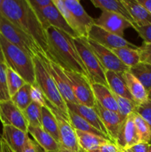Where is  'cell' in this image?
I'll use <instances>...</instances> for the list:
<instances>
[{
    "mask_svg": "<svg viewBox=\"0 0 151 152\" xmlns=\"http://www.w3.org/2000/svg\"><path fill=\"white\" fill-rule=\"evenodd\" d=\"M0 13L30 36L47 56L48 45L45 30L28 0H3Z\"/></svg>",
    "mask_w": 151,
    "mask_h": 152,
    "instance_id": "6da1fadb",
    "label": "cell"
},
{
    "mask_svg": "<svg viewBox=\"0 0 151 152\" xmlns=\"http://www.w3.org/2000/svg\"><path fill=\"white\" fill-rule=\"evenodd\" d=\"M45 31L48 45V53L46 57L65 71L78 73L90 80L87 69L74 44L73 38L52 26L46 28Z\"/></svg>",
    "mask_w": 151,
    "mask_h": 152,
    "instance_id": "7a4b0ae2",
    "label": "cell"
},
{
    "mask_svg": "<svg viewBox=\"0 0 151 152\" xmlns=\"http://www.w3.org/2000/svg\"><path fill=\"white\" fill-rule=\"evenodd\" d=\"M0 45L6 65L17 73L26 83L30 86L34 84L36 77L33 58L17 46L9 42L1 34Z\"/></svg>",
    "mask_w": 151,
    "mask_h": 152,
    "instance_id": "3957f363",
    "label": "cell"
},
{
    "mask_svg": "<svg viewBox=\"0 0 151 152\" xmlns=\"http://www.w3.org/2000/svg\"><path fill=\"white\" fill-rule=\"evenodd\" d=\"M33 59L35 68L36 83L42 91L45 99L69 120L66 102L58 90L54 80L43 64L39 55L34 56Z\"/></svg>",
    "mask_w": 151,
    "mask_h": 152,
    "instance_id": "277c9868",
    "label": "cell"
},
{
    "mask_svg": "<svg viewBox=\"0 0 151 152\" xmlns=\"http://www.w3.org/2000/svg\"><path fill=\"white\" fill-rule=\"evenodd\" d=\"M0 34L9 42L23 50L32 58L39 53L44 54L39 46L30 36L12 23L1 13H0Z\"/></svg>",
    "mask_w": 151,
    "mask_h": 152,
    "instance_id": "5b68a950",
    "label": "cell"
},
{
    "mask_svg": "<svg viewBox=\"0 0 151 152\" xmlns=\"http://www.w3.org/2000/svg\"><path fill=\"white\" fill-rule=\"evenodd\" d=\"M73 42L77 51L87 69L91 83H98L108 87L105 76V69L87 42V38H73Z\"/></svg>",
    "mask_w": 151,
    "mask_h": 152,
    "instance_id": "8992f818",
    "label": "cell"
},
{
    "mask_svg": "<svg viewBox=\"0 0 151 152\" xmlns=\"http://www.w3.org/2000/svg\"><path fill=\"white\" fill-rule=\"evenodd\" d=\"M64 72L69 80L73 93L78 103L94 108L96 100L90 80L85 76L76 72L65 70Z\"/></svg>",
    "mask_w": 151,
    "mask_h": 152,
    "instance_id": "52a82bcc",
    "label": "cell"
},
{
    "mask_svg": "<svg viewBox=\"0 0 151 152\" xmlns=\"http://www.w3.org/2000/svg\"><path fill=\"white\" fill-rule=\"evenodd\" d=\"M45 104L53 113L57 121L61 147L72 152H79L81 148L78 145L76 130L71 126L69 120L46 99Z\"/></svg>",
    "mask_w": 151,
    "mask_h": 152,
    "instance_id": "ba28073f",
    "label": "cell"
},
{
    "mask_svg": "<svg viewBox=\"0 0 151 152\" xmlns=\"http://www.w3.org/2000/svg\"><path fill=\"white\" fill-rule=\"evenodd\" d=\"M38 55L42 60L44 65L48 71L49 74L54 80L58 90L60 92L65 102L66 103H78L73 93L69 80L64 72V70L57 64L46 57L43 53H39Z\"/></svg>",
    "mask_w": 151,
    "mask_h": 152,
    "instance_id": "9c48e42d",
    "label": "cell"
},
{
    "mask_svg": "<svg viewBox=\"0 0 151 152\" xmlns=\"http://www.w3.org/2000/svg\"><path fill=\"white\" fill-rule=\"evenodd\" d=\"M35 13L44 30H46V28H47L48 27L52 26L66 33L72 38L78 37L76 33L71 29L70 27L67 23L59 10L54 5L53 2L50 5L44 7V9L39 10V11L35 12Z\"/></svg>",
    "mask_w": 151,
    "mask_h": 152,
    "instance_id": "30bf717a",
    "label": "cell"
},
{
    "mask_svg": "<svg viewBox=\"0 0 151 152\" xmlns=\"http://www.w3.org/2000/svg\"><path fill=\"white\" fill-rule=\"evenodd\" d=\"M87 42L90 45V48L105 71H112L117 73H124L129 71L130 68L121 62V60L110 49L104 47L88 38Z\"/></svg>",
    "mask_w": 151,
    "mask_h": 152,
    "instance_id": "8fae6325",
    "label": "cell"
},
{
    "mask_svg": "<svg viewBox=\"0 0 151 152\" xmlns=\"http://www.w3.org/2000/svg\"><path fill=\"white\" fill-rule=\"evenodd\" d=\"M87 38L110 50L120 48H130L135 49L139 48L133 43L127 41L124 37L108 32L96 24L90 29Z\"/></svg>",
    "mask_w": 151,
    "mask_h": 152,
    "instance_id": "7c38bea8",
    "label": "cell"
},
{
    "mask_svg": "<svg viewBox=\"0 0 151 152\" xmlns=\"http://www.w3.org/2000/svg\"><path fill=\"white\" fill-rule=\"evenodd\" d=\"M0 122L2 126H10L28 133V124L22 111L12 102H0Z\"/></svg>",
    "mask_w": 151,
    "mask_h": 152,
    "instance_id": "4fadbf2b",
    "label": "cell"
},
{
    "mask_svg": "<svg viewBox=\"0 0 151 152\" xmlns=\"http://www.w3.org/2000/svg\"><path fill=\"white\" fill-rule=\"evenodd\" d=\"M95 24L105 31L123 37L127 28H133V24L120 15L108 11H102Z\"/></svg>",
    "mask_w": 151,
    "mask_h": 152,
    "instance_id": "5bb4252c",
    "label": "cell"
},
{
    "mask_svg": "<svg viewBox=\"0 0 151 152\" xmlns=\"http://www.w3.org/2000/svg\"><path fill=\"white\" fill-rule=\"evenodd\" d=\"M28 138V133L10 126H2L1 140L8 152H22Z\"/></svg>",
    "mask_w": 151,
    "mask_h": 152,
    "instance_id": "9a60e30c",
    "label": "cell"
},
{
    "mask_svg": "<svg viewBox=\"0 0 151 152\" xmlns=\"http://www.w3.org/2000/svg\"><path fill=\"white\" fill-rule=\"evenodd\" d=\"M141 142L134 123V113L123 121L117 137L115 144L121 149H128Z\"/></svg>",
    "mask_w": 151,
    "mask_h": 152,
    "instance_id": "2e32d148",
    "label": "cell"
},
{
    "mask_svg": "<svg viewBox=\"0 0 151 152\" xmlns=\"http://www.w3.org/2000/svg\"><path fill=\"white\" fill-rule=\"evenodd\" d=\"M63 2L79 25L82 37L87 38L90 29L95 25V19L87 14L78 0H63Z\"/></svg>",
    "mask_w": 151,
    "mask_h": 152,
    "instance_id": "e0dca14e",
    "label": "cell"
},
{
    "mask_svg": "<svg viewBox=\"0 0 151 152\" xmlns=\"http://www.w3.org/2000/svg\"><path fill=\"white\" fill-rule=\"evenodd\" d=\"M94 108L96 110L102 123L105 125L111 141L115 143L120 128L123 123L118 114L115 111H110L103 108L97 101H96Z\"/></svg>",
    "mask_w": 151,
    "mask_h": 152,
    "instance_id": "ac0fdd59",
    "label": "cell"
},
{
    "mask_svg": "<svg viewBox=\"0 0 151 152\" xmlns=\"http://www.w3.org/2000/svg\"><path fill=\"white\" fill-rule=\"evenodd\" d=\"M68 109L69 111L76 113L80 117L86 120L89 124L91 125L93 127L97 129L103 134H105L108 139L110 140L109 134L106 130L105 125L102 123L99 114L97 113L96 110L94 108L86 106V105H81L78 103H66Z\"/></svg>",
    "mask_w": 151,
    "mask_h": 152,
    "instance_id": "d6986e66",
    "label": "cell"
},
{
    "mask_svg": "<svg viewBox=\"0 0 151 152\" xmlns=\"http://www.w3.org/2000/svg\"><path fill=\"white\" fill-rule=\"evenodd\" d=\"M28 133L33 137L34 141L37 142L45 152H56L62 148L54 138L41 127L28 126Z\"/></svg>",
    "mask_w": 151,
    "mask_h": 152,
    "instance_id": "ffe728a7",
    "label": "cell"
},
{
    "mask_svg": "<svg viewBox=\"0 0 151 152\" xmlns=\"http://www.w3.org/2000/svg\"><path fill=\"white\" fill-rule=\"evenodd\" d=\"M92 88L96 100L103 108L118 113V105L113 93L109 88L98 83H92Z\"/></svg>",
    "mask_w": 151,
    "mask_h": 152,
    "instance_id": "44dd1931",
    "label": "cell"
},
{
    "mask_svg": "<svg viewBox=\"0 0 151 152\" xmlns=\"http://www.w3.org/2000/svg\"><path fill=\"white\" fill-rule=\"evenodd\" d=\"M107 83L111 91L118 96L133 100L131 94L127 88L122 73H117L112 71H105Z\"/></svg>",
    "mask_w": 151,
    "mask_h": 152,
    "instance_id": "7402d4cb",
    "label": "cell"
},
{
    "mask_svg": "<svg viewBox=\"0 0 151 152\" xmlns=\"http://www.w3.org/2000/svg\"><path fill=\"white\" fill-rule=\"evenodd\" d=\"M122 76L133 101L138 105L147 102L148 100V94L143 85L129 71L122 73Z\"/></svg>",
    "mask_w": 151,
    "mask_h": 152,
    "instance_id": "603a6c76",
    "label": "cell"
},
{
    "mask_svg": "<svg viewBox=\"0 0 151 152\" xmlns=\"http://www.w3.org/2000/svg\"><path fill=\"white\" fill-rule=\"evenodd\" d=\"M126 8L130 13L133 22L136 25H151V14L138 2L137 0H122Z\"/></svg>",
    "mask_w": 151,
    "mask_h": 152,
    "instance_id": "cb8c5ba5",
    "label": "cell"
},
{
    "mask_svg": "<svg viewBox=\"0 0 151 152\" xmlns=\"http://www.w3.org/2000/svg\"><path fill=\"white\" fill-rule=\"evenodd\" d=\"M93 5L97 8L102 10V11H108L116 13L125 18L127 20L134 24L130 13L126 8L122 0H91Z\"/></svg>",
    "mask_w": 151,
    "mask_h": 152,
    "instance_id": "d4e9b609",
    "label": "cell"
},
{
    "mask_svg": "<svg viewBox=\"0 0 151 152\" xmlns=\"http://www.w3.org/2000/svg\"><path fill=\"white\" fill-rule=\"evenodd\" d=\"M80 148L85 152H90L98 147L112 141L99 135L76 130Z\"/></svg>",
    "mask_w": 151,
    "mask_h": 152,
    "instance_id": "484cf974",
    "label": "cell"
},
{
    "mask_svg": "<svg viewBox=\"0 0 151 152\" xmlns=\"http://www.w3.org/2000/svg\"><path fill=\"white\" fill-rule=\"evenodd\" d=\"M41 128L60 145L59 127L54 114L47 105L41 107Z\"/></svg>",
    "mask_w": 151,
    "mask_h": 152,
    "instance_id": "4316f807",
    "label": "cell"
},
{
    "mask_svg": "<svg viewBox=\"0 0 151 152\" xmlns=\"http://www.w3.org/2000/svg\"><path fill=\"white\" fill-rule=\"evenodd\" d=\"M129 72L143 85L147 91L151 90V65L140 62L130 68Z\"/></svg>",
    "mask_w": 151,
    "mask_h": 152,
    "instance_id": "83f0119b",
    "label": "cell"
},
{
    "mask_svg": "<svg viewBox=\"0 0 151 152\" xmlns=\"http://www.w3.org/2000/svg\"><path fill=\"white\" fill-rule=\"evenodd\" d=\"M68 117H69V121L70 123L71 124V126H73L75 130L77 131H81L83 132H87V133H90L93 134L99 135V136L102 137L104 138H106L108 139L105 134L100 132L99 131H98L97 129H95L94 127L91 126L90 124H89L87 121H86L84 119H83L82 117H80L79 115H78L76 113L73 112V111H69L68 110ZM111 141V140H110Z\"/></svg>",
    "mask_w": 151,
    "mask_h": 152,
    "instance_id": "f1b7e54d",
    "label": "cell"
},
{
    "mask_svg": "<svg viewBox=\"0 0 151 152\" xmlns=\"http://www.w3.org/2000/svg\"><path fill=\"white\" fill-rule=\"evenodd\" d=\"M112 50L117 57L129 68L135 66L140 62V56L137 49L130 48H120Z\"/></svg>",
    "mask_w": 151,
    "mask_h": 152,
    "instance_id": "f546056e",
    "label": "cell"
},
{
    "mask_svg": "<svg viewBox=\"0 0 151 152\" xmlns=\"http://www.w3.org/2000/svg\"><path fill=\"white\" fill-rule=\"evenodd\" d=\"M30 91L31 86L26 83L10 98V100L22 111H23L32 102Z\"/></svg>",
    "mask_w": 151,
    "mask_h": 152,
    "instance_id": "4dcf8cb0",
    "label": "cell"
},
{
    "mask_svg": "<svg viewBox=\"0 0 151 152\" xmlns=\"http://www.w3.org/2000/svg\"><path fill=\"white\" fill-rule=\"evenodd\" d=\"M28 126L41 127V106L32 102L23 111Z\"/></svg>",
    "mask_w": 151,
    "mask_h": 152,
    "instance_id": "1f68e13d",
    "label": "cell"
},
{
    "mask_svg": "<svg viewBox=\"0 0 151 152\" xmlns=\"http://www.w3.org/2000/svg\"><path fill=\"white\" fill-rule=\"evenodd\" d=\"M113 95L117 102V105H118V114L122 121L127 119V117H129L130 114L136 112V109L138 105L134 101L118 96L115 94H113Z\"/></svg>",
    "mask_w": 151,
    "mask_h": 152,
    "instance_id": "d6a6232c",
    "label": "cell"
},
{
    "mask_svg": "<svg viewBox=\"0 0 151 152\" xmlns=\"http://www.w3.org/2000/svg\"><path fill=\"white\" fill-rule=\"evenodd\" d=\"M53 4H54V5L57 7L58 10H59V12H60L61 14L62 15L64 19H65V21H66L67 23L68 24V25H69L71 28V29L76 33L77 37H82L79 25H78V23H77L76 21L75 20V19H74V17L73 16V15L71 14L70 12L69 11V10L67 8L65 4H64L63 0H53Z\"/></svg>",
    "mask_w": 151,
    "mask_h": 152,
    "instance_id": "836d02e7",
    "label": "cell"
},
{
    "mask_svg": "<svg viewBox=\"0 0 151 152\" xmlns=\"http://www.w3.org/2000/svg\"><path fill=\"white\" fill-rule=\"evenodd\" d=\"M26 84L25 80L17 74L7 67V85L8 93L10 98L24 86Z\"/></svg>",
    "mask_w": 151,
    "mask_h": 152,
    "instance_id": "e575fe53",
    "label": "cell"
},
{
    "mask_svg": "<svg viewBox=\"0 0 151 152\" xmlns=\"http://www.w3.org/2000/svg\"><path fill=\"white\" fill-rule=\"evenodd\" d=\"M134 123L140 137L141 142H151V130L147 123L137 113H134Z\"/></svg>",
    "mask_w": 151,
    "mask_h": 152,
    "instance_id": "d590c367",
    "label": "cell"
},
{
    "mask_svg": "<svg viewBox=\"0 0 151 152\" xmlns=\"http://www.w3.org/2000/svg\"><path fill=\"white\" fill-rule=\"evenodd\" d=\"M7 68L5 63L0 62V102L10 99L7 85Z\"/></svg>",
    "mask_w": 151,
    "mask_h": 152,
    "instance_id": "8d00e7d4",
    "label": "cell"
},
{
    "mask_svg": "<svg viewBox=\"0 0 151 152\" xmlns=\"http://www.w3.org/2000/svg\"><path fill=\"white\" fill-rule=\"evenodd\" d=\"M136 113L140 115L147 123L151 130V101L148 99L144 103L138 105Z\"/></svg>",
    "mask_w": 151,
    "mask_h": 152,
    "instance_id": "74e56055",
    "label": "cell"
},
{
    "mask_svg": "<svg viewBox=\"0 0 151 152\" xmlns=\"http://www.w3.org/2000/svg\"><path fill=\"white\" fill-rule=\"evenodd\" d=\"M30 95L32 102H36L41 107L45 106V97H44L42 91L41 90L36 83L31 86Z\"/></svg>",
    "mask_w": 151,
    "mask_h": 152,
    "instance_id": "f35d334b",
    "label": "cell"
},
{
    "mask_svg": "<svg viewBox=\"0 0 151 152\" xmlns=\"http://www.w3.org/2000/svg\"><path fill=\"white\" fill-rule=\"evenodd\" d=\"M133 28L136 30L139 37L144 40V42L151 44V25H139L133 24Z\"/></svg>",
    "mask_w": 151,
    "mask_h": 152,
    "instance_id": "ab89813d",
    "label": "cell"
},
{
    "mask_svg": "<svg viewBox=\"0 0 151 152\" xmlns=\"http://www.w3.org/2000/svg\"><path fill=\"white\" fill-rule=\"evenodd\" d=\"M140 56V62L151 65V44L143 42L138 48Z\"/></svg>",
    "mask_w": 151,
    "mask_h": 152,
    "instance_id": "60d3db41",
    "label": "cell"
},
{
    "mask_svg": "<svg viewBox=\"0 0 151 152\" xmlns=\"http://www.w3.org/2000/svg\"><path fill=\"white\" fill-rule=\"evenodd\" d=\"M35 12L39 11L53 4V0H28Z\"/></svg>",
    "mask_w": 151,
    "mask_h": 152,
    "instance_id": "b9f144b4",
    "label": "cell"
},
{
    "mask_svg": "<svg viewBox=\"0 0 151 152\" xmlns=\"http://www.w3.org/2000/svg\"><path fill=\"white\" fill-rule=\"evenodd\" d=\"M90 152H121V148L114 142H109Z\"/></svg>",
    "mask_w": 151,
    "mask_h": 152,
    "instance_id": "7bdbcfd3",
    "label": "cell"
},
{
    "mask_svg": "<svg viewBox=\"0 0 151 152\" xmlns=\"http://www.w3.org/2000/svg\"><path fill=\"white\" fill-rule=\"evenodd\" d=\"M22 152H45L42 148L37 142L33 140L30 138H28L25 146Z\"/></svg>",
    "mask_w": 151,
    "mask_h": 152,
    "instance_id": "ee69618b",
    "label": "cell"
},
{
    "mask_svg": "<svg viewBox=\"0 0 151 152\" xmlns=\"http://www.w3.org/2000/svg\"><path fill=\"white\" fill-rule=\"evenodd\" d=\"M149 144L150 143H146V142H139L131 147L130 149L133 152H148Z\"/></svg>",
    "mask_w": 151,
    "mask_h": 152,
    "instance_id": "f6af8a7d",
    "label": "cell"
},
{
    "mask_svg": "<svg viewBox=\"0 0 151 152\" xmlns=\"http://www.w3.org/2000/svg\"><path fill=\"white\" fill-rule=\"evenodd\" d=\"M137 1L151 14V0H137Z\"/></svg>",
    "mask_w": 151,
    "mask_h": 152,
    "instance_id": "bcb514c9",
    "label": "cell"
},
{
    "mask_svg": "<svg viewBox=\"0 0 151 152\" xmlns=\"http://www.w3.org/2000/svg\"><path fill=\"white\" fill-rule=\"evenodd\" d=\"M0 62H4V56H3V53H2V50H1V45H0Z\"/></svg>",
    "mask_w": 151,
    "mask_h": 152,
    "instance_id": "7dc6e473",
    "label": "cell"
},
{
    "mask_svg": "<svg viewBox=\"0 0 151 152\" xmlns=\"http://www.w3.org/2000/svg\"><path fill=\"white\" fill-rule=\"evenodd\" d=\"M56 152H72V151H69V150H67V149H65V148H61L59 150V151H56Z\"/></svg>",
    "mask_w": 151,
    "mask_h": 152,
    "instance_id": "c3c4849f",
    "label": "cell"
},
{
    "mask_svg": "<svg viewBox=\"0 0 151 152\" xmlns=\"http://www.w3.org/2000/svg\"><path fill=\"white\" fill-rule=\"evenodd\" d=\"M121 152H133L131 151L130 148H128V149H121Z\"/></svg>",
    "mask_w": 151,
    "mask_h": 152,
    "instance_id": "681fc988",
    "label": "cell"
},
{
    "mask_svg": "<svg viewBox=\"0 0 151 152\" xmlns=\"http://www.w3.org/2000/svg\"><path fill=\"white\" fill-rule=\"evenodd\" d=\"M148 94V99L151 101V90H150L149 91L147 92Z\"/></svg>",
    "mask_w": 151,
    "mask_h": 152,
    "instance_id": "f907efd6",
    "label": "cell"
},
{
    "mask_svg": "<svg viewBox=\"0 0 151 152\" xmlns=\"http://www.w3.org/2000/svg\"><path fill=\"white\" fill-rule=\"evenodd\" d=\"M148 152H151V143L149 144V149H148Z\"/></svg>",
    "mask_w": 151,
    "mask_h": 152,
    "instance_id": "816d5d0a",
    "label": "cell"
},
{
    "mask_svg": "<svg viewBox=\"0 0 151 152\" xmlns=\"http://www.w3.org/2000/svg\"><path fill=\"white\" fill-rule=\"evenodd\" d=\"M2 1L3 0H0V9H1V4H2Z\"/></svg>",
    "mask_w": 151,
    "mask_h": 152,
    "instance_id": "f5cc1de1",
    "label": "cell"
},
{
    "mask_svg": "<svg viewBox=\"0 0 151 152\" xmlns=\"http://www.w3.org/2000/svg\"><path fill=\"white\" fill-rule=\"evenodd\" d=\"M80 152H85V151H83V150H80Z\"/></svg>",
    "mask_w": 151,
    "mask_h": 152,
    "instance_id": "db71d44e",
    "label": "cell"
},
{
    "mask_svg": "<svg viewBox=\"0 0 151 152\" xmlns=\"http://www.w3.org/2000/svg\"></svg>",
    "mask_w": 151,
    "mask_h": 152,
    "instance_id": "11a10c76",
    "label": "cell"
},
{
    "mask_svg": "<svg viewBox=\"0 0 151 152\" xmlns=\"http://www.w3.org/2000/svg\"><path fill=\"white\" fill-rule=\"evenodd\" d=\"M79 152H80V151H79Z\"/></svg>",
    "mask_w": 151,
    "mask_h": 152,
    "instance_id": "9f6ffc18",
    "label": "cell"
}]
</instances>
